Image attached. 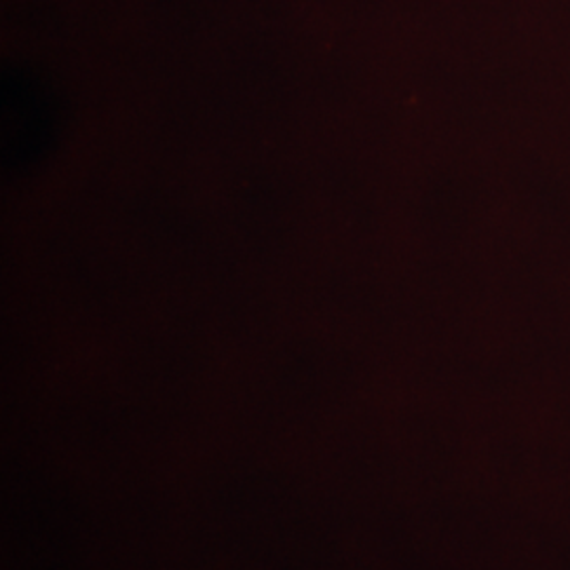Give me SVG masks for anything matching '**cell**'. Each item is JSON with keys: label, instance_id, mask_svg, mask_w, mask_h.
I'll return each instance as SVG.
<instances>
[]
</instances>
